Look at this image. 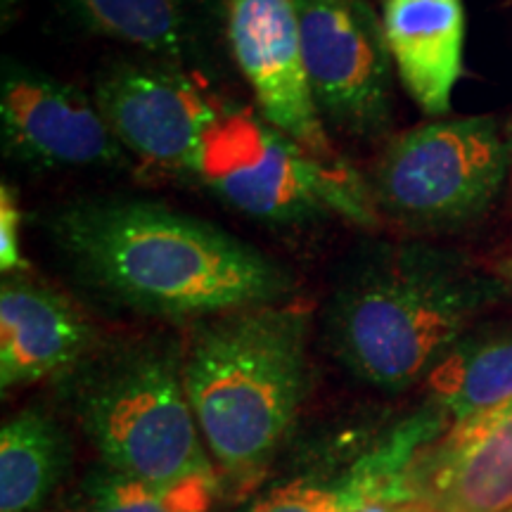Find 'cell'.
<instances>
[{
  "mask_svg": "<svg viewBox=\"0 0 512 512\" xmlns=\"http://www.w3.org/2000/svg\"><path fill=\"white\" fill-rule=\"evenodd\" d=\"M43 228L88 292L140 316L197 323L292 292V273L259 247L143 197L67 202Z\"/></svg>",
  "mask_w": 512,
  "mask_h": 512,
  "instance_id": "obj_1",
  "label": "cell"
},
{
  "mask_svg": "<svg viewBox=\"0 0 512 512\" xmlns=\"http://www.w3.org/2000/svg\"><path fill=\"white\" fill-rule=\"evenodd\" d=\"M510 294L503 275L427 242L377 240L349 256L325 309V339L356 380L401 392L463 339L479 313Z\"/></svg>",
  "mask_w": 512,
  "mask_h": 512,
  "instance_id": "obj_2",
  "label": "cell"
},
{
  "mask_svg": "<svg viewBox=\"0 0 512 512\" xmlns=\"http://www.w3.org/2000/svg\"><path fill=\"white\" fill-rule=\"evenodd\" d=\"M183 382L209 456L249 475L278 451L309 394V311L275 302L197 320Z\"/></svg>",
  "mask_w": 512,
  "mask_h": 512,
  "instance_id": "obj_3",
  "label": "cell"
},
{
  "mask_svg": "<svg viewBox=\"0 0 512 512\" xmlns=\"http://www.w3.org/2000/svg\"><path fill=\"white\" fill-rule=\"evenodd\" d=\"M60 394L110 470L171 486L214 477L183 382V344L136 337L98 344L60 377Z\"/></svg>",
  "mask_w": 512,
  "mask_h": 512,
  "instance_id": "obj_4",
  "label": "cell"
},
{
  "mask_svg": "<svg viewBox=\"0 0 512 512\" xmlns=\"http://www.w3.org/2000/svg\"><path fill=\"white\" fill-rule=\"evenodd\" d=\"M188 181L230 209L273 226L380 221L370 185L344 162H325L245 107H223Z\"/></svg>",
  "mask_w": 512,
  "mask_h": 512,
  "instance_id": "obj_5",
  "label": "cell"
},
{
  "mask_svg": "<svg viewBox=\"0 0 512 512\" xmlns=\"http://www.w3.org/2000/svg\"><path fill=\"white\" fill-rule=\"evenodd\" d=\"M510 166L512 128L501 119H444L387 140L368 185L380 219L408 233H444L491 209Z\"/></svg>",
  "mask_w": 512,
  "mask_h": 512,
  "instance_id": "obj_6",
  "label": "cell"
},
{
  "mask_svg": "<svg viewBox=\"0 0 512 512\" xmlns=\"http://www.w3.org/2000/svg\"><path fill=\"white\" fill-rule=\"evenodd\" d=\"M313 100L325 126L377 140L394 121V62L368 0H294Z\"/></svg>",
  "mask_w": 512,
  "mask_h": 512,
  "instance_id": "obj_7",
  "label": "cell"
},
{
  "mask_svg": "<svg viewBox=\"0 0 512 512\" xmlns=\"http://www.w3.org/2000/svg\"><path fill=\"white\" fill-rule=\"evenodd\" d=\"M93 98L133 162L183 181L226 107L190 72L155 60L110 62Z\"/></svg>",
  "mask_w": 512,
  "mask_h": 512,
  "instance_id": "obj_8",
  "label": "cell"
},
{
  "mask_svg": "<svg viewBox=\"0 0 512 512\" xmlns=\"http://www.w3.org/2000/svg\"><path fill=\"white\" fill-rule=\"evenodd\" d=\"M0 140L8 159L41 171H121L133 157L93 95L17 62L0 74Z\"/></svg>",
  "mask_w": 512,
  "mask_h": 512,
  "instance_id": "obj_9",
  "label": "cell"
},
{
  "mask_svg": "<svg viewBox=\"0 0 512 512\" xmlns=\"http://www.w3.org/2000/svg\"><path fill=\"white\" fill-rule=\"evenodd\" d=\"M226 41L256 110L325 162H339L313 100L294 0H226Z\"/></svg>",
  "mask_w": 512,
  "mask_h": 512,
  "instance_id": "obj_10",
  "label": "cell"
},
{
  "mask_svg": "<svg viewBox=\"0 0 512 512\" xmlns=\"http://www.w3.org/2000/svg\"><path fill=\"white\" fill-rule=\"evenodd\" d=\"M98 347L91 318L67 294L31 273L0 285V389L3 394L74 370Z\"/></svg>",
  "mask_w": 512,
  "mask_h": 512,
  "instance_id": "obj_11",
  "label": "cell"
},
{
  "mask_svg": "<svg viewBox=\"0 0 512 512\" xmlns=\"http://www.w3.org/2000/svg\"><path fill=\"white\" fill-rule=\"evenodd\" d=\"M413 491L439 512H512V403L451 425L415 465Z\"/></svg>",
  "mask_w": 512,
  "mask_h": 512,
  "instance_id": "obj_12",
  "label": "cell"
},
{
  "mask_svg": "<svg viewBox=\"0 0 512 512\" xmlns=\"http://www.w3.org/2000/svg\"><path fill=\"white\" fill-rule=\"evenodd\" d=\"M380 19L406 93L430 117L446 114L463 76V0H382Z\"/></svg>",
  "mask_w": 512,
  "mask_h": 512,
  "instance_id": "obj_13",
  "label": "cell"
},
{
  "mask_svg": "<svg viewBox=\"0 0 512 512\" xmlns=\"http://www.w3.org/2000/svg\"><path fill=\"white\" fill-rule=\"evenodd\" d=\"M83 29L169 67H209L216 15L209 0H57Z\"/></svg>",
  "mask_w": 512,
  "mask_h": 512,
  "instance_id": "obj_14",
  "label": "cell"
},
{
  "mask_svg": "<svg viewBox=\"0 0 512 512\" xmlns=\"http://www.w3.org/2000/svg\"><path fill=\"white\" fill-rule=\"evenodd\" d=\"M69 434L41 408H24L0 430V512H36L67 475Z\"/></svg>",
  "mask_w": 512,
  "mask_h": 512,
  "instance_id": "obj_15",
  "label": "cell"
},
{
  "mask_svg": "<svg viewBox=\"0 0 512 512\" xmlns=\"http://www.w3.org/2000/svg\"><path fill=\"white\" fill-rule=\"evenodd\" d=\"M434 406L465 422L512 403V330L460 339L427 377Z\"/></svg>",
  "mask_w": 512,
  "mask_h": 512,
  "instance_id": "obj_16",
  "label": "cell"
},
{
  "mask_svg": "<svg viewBox=\"0 0 512 512\" xmlns=\"http://www.w3.org/2000/svg\"><path fill=\"white\" fill-rule=\"evenodd\" d=\"M81 496L79 512H207L216 496V477L155 486L107 467L83 482Z\"/></svg>",
  "mask_w": 512,
  "mask_h": 512,
  "instance_id": "obj_17",
  "label": "cell"
},
{
  "mask_svg": "<svg viewBox=\"0 0 512 512\" xmlns=\"http://www.w3.org/2000/svg\"><path fill=\"white\" fill-rule=\"evenodd\" d=\"M344 491H330L323 486L294 482L280 486L261 498L249 512H349Z\"/></svg>",
  "mask_w": 512,
  "mask_h": 512,
  "instance_id": "obj_18",
  "label": "cell"
},
{
  "mask_svg": "<svg viewBox=\"0 0 512 512\" xmlns=\"http://www.w3.org/2000/svg\"><path fill=\"white\" fill-rule=\"evenodd\" d=\"M0 271L3 275L31 271L22 254V209L10 183L0 185Z\"/></svg>",
  "mask_w": 512,
  "mask_h": 512,
  "instance_id": "obj_19",
  "label": "cell"
},
{
  "mask_svg": "<svg viewBox=\"0 0 512 512\" xmlns=\"http://www.w3.org/2000/svg\"><path fill=\"white\" fill-rule=\"evenodd\" d=\"M351 512H439L425 501H368Z\"/></svg>",
  "mask_w": 512,
  "mask_h": 512,
  "instance_id": "obj_20",
  "label": "cell"
}]
</instances>
